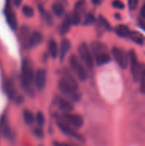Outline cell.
Listing matches in <instances>:
<instances>
[{
    "mask_svg": "<svg viewBox=\"0 0 145 146\" xmlns=\"http://www.w3.org/2000/svg\"><path fill=\"white\" fill-rule=\"evenodd\" d=\"M140 15L142 16V18L145 20V4L143 5V7L141 8V10H140Z\"/></svg>",
    "mask_w": 145,
    "mask_h": 146,
    "instance_id": "obj_33",
    "label": "cell"
},
{
    "mask_svg": "<svg viewBox=\"0 0 145 146\" xmlns=\"http://www.w3.org/2000/svg\"><path fill=\"white\" fill-rule=\"evenodd\" d=\"M95 16L92 15V14H88L86 16H85V20H84V25H85V26H88V25H91L92 23H94V21H95Z\"/></svg>",
    "mask_w": 145,
    "mask_h": 146,
    "instance_id": "obj_28",
    "label": "cell"
},
{
    "mask_svg": "<svg viewBox=\"0 0 145 146\" xmlns=\"http://www.w3.org/2000/svg\"><path fill=\"white\" fill-rule=\"evenodd\" d=\"M91 49L95 56L102 52H106V46L100 42H93L91 45Z\"/></svg>",
    "mask_w": 145,
    "mask_h": 146,
    "instance_id": "obj_15",
    "label": "cell"
},
{
    "mask_svg": "<svg viewBox=\"0 0 145 146\" xmlns=\"http://www.w3.org/2000/svg\"><path fill=\"white\" fill-rule=\"evenodd\" d=\"M52 11L53 13L58 16V17H61L64 14V11H65V9H64V6L60 3H56L52 5Z\"/></svg>",
    "mask_w": 145,
    "mask_h": 146,
    "instance_id": "obj_23",
    "label": "cell"
},
{
    "mask_svg": "<svg viewBox=\"0 0 145 146\" xmlns=\"http://www.w3.org/2000/svg\"><path fill=\"white\" fill-rule=\"evenodd\" d=\"M35 121L38 125V127H43L44 126L45 123V118H44V115L43 114V112L39 111L36 114L35 116Z\"/></svg>",
    "mask_w": 145,
    "mask_h": 146,
    "instance_id": "obj_24",
    "label": "cell"
},
{
    "mask_svg": "<svg viewBox=\"0 0 145 146\" xmlns=\"http://www.w3.org/2000/svg\"><path fill=\"white\" fill-rule=\"evenodd\" d=\"M70 16V21H71V24L72 25H79V22L81 21V18L80 15L76 12V13H73Z\"/></svg>",
    "mask_w": 145,
    "mask_h": 146,
    "instance_id": "obj_25",
    "label": "cell"
},
{
    "mask_svg": "<svg viewBox=\"0 0 145 146\" xmlns=\"http://www.w3.org/2000/svg\"><path fill=\"white\" fill-rule=\"evenodd\" d=\"M46 77H47V73L44 69H38L36 74H34V83L36 87L41 91L44 88L45 84H46Z\"/></svg>",
    "mask_w": 145,
    "mask_h": 146,
    "instance_id": "obj_10",
    "label": "cell"
},
{
    "mask_svg": "<svg viewBox=\"0 0 145 146\" xmlns=\"http://www.w3.org/2000/svg\"><path fill=\"white\" fill-rule=\"evenodd\" d=\"M48 46H49V51H50V56L53 58H56L58 56V53H59V48L57 46L56 42L54 39H51L49 42V45Z\"/></svg>",
    "mask_w": 145,
    "mask_h": 146,
    "instance_id": "obj_19",
    "label": "cell"
},
{
    "mask_svg": "<svg viewBox=\"0 0 145 146\" xmlns=\"http://www.w3.org/2000/svg\"><path fill=\"white\" fill-rule=\"evenodd\" d=\"M129 37L131 38V39L138 44H144L145 41V38L143 34H141L139 32H137V31H134V32H131L130 33V35Z\"/></svg>",
    "mask_w": 145,
    "mask_h": 146,
    "instance_id": "obj_16",
    "label": "cell"
},
{
    "mask_svg": "<svg viewBox=\"0 0 145 146\" xmlns=\"http://www.w3.org/2000/svg\"><path fill=\"white\" fill-rule=\"evenodd\" d=\"M78 50H79V55L80 60L85 63V65L88 68L91 69L93 68L94 62H93L92 54H91V51L89 46L85 43H81L79 45Z\"/></svg>",
    "mask_w": 145,
    "mask_h": 146,
    "instance_id": "obj_4",
    "label": "cell"
},
{
    "mask_svg": "<svg viewBox=\"0 0 145 146\" xmlns=\"http://www.w3.org/2000/svg\"><path fill=\"white\" fill-rule=\"evenodd\" d=\"M96 56V62L98 66H102V65H104V64H107L110 62L111 60V57L107 53V52H102Z\"/></svg>",
    "mask_w": 145,
    "mask_h": 146,
    "instance_id": "obj_14",
    "label": "cell"
},
{
    "mask_svg": "<svg viewBox=\"0 0 145 146\" xmlns=\"http://www.w3.org/2000/svg\"><path fill=\"white\" fill-rule=\"evenodd\" d=\"M140 82V92L145 94V64H141V70H140V76H139V81Z\"/></svg>",
    "mask_w": 145,
    "mask_h": 146,
    "instance_id": "obj_22",
    "label": "cell"
},
{
    "mask_svg": "<svg viewBox=\"0 0 145 146\" xmlns=\"http://www.w3.org/2000/svg\"><path fill=\"white\" fill-rule=\"evenodd\" d=\"M43 40V36L39 32H33L27 39V44L29 47H34L38 45Z\"/></svg>",
    "mask_w": 145,
    "mask_h": 146,
    "instance_id": "obj_12",
    "label": "cell"
},
{
    "mask_svg": "<svg viewBox=\"0 0 145 146\" xmlns=\"http://www.w3.org/2000/svg\"><path fill=\"white\" fill-rule=\"evenodd\" d=\"M138 23H139V25H140L144 29H145V23L144 22L143 20H139V21H138Z\"/></svg>",
    "mask_w": 145,
    "mask_h": 146,
    "instance_id": "obj_36",
    "label": "cell"
},
{
    "mask_svg": "<svg viewBox=\"0 0 145 146\" xmlns=\"http://www.w3.org/2000/svg\"><path fill=\"white\" fill-rule=\"evenodd\" d=\"M115 32L117 33L118 36L121 37V38H126L130 35V29L126 25H119L116 29H115Z\"/></svg>",
    "mask_w": 145,
    "mask_h": 146,
    "instance_id": "obj_17",
    "label": "cell"
},
{
    "mask_svg": "<svg viewBox=\"0 0 145 146\" xmlns=\"http://www.w3.org/2000/svg\"><path fill=\"white\" fill-rule=\"evenodd\" d=\"M33 133H34V135H35L36 137L39 138V139H41V138L44 137V132H43V130H42V127H36V128L33 130Z\"/></svg>",
    "mask_w": 145,
    "mask_h": 146,
    "instance_id": "obj_31",
    "label": "cell"
},
{
    "mask_svg": "<svg viewBox=\"0 0 145 146\" xmlns=\"http://www.w3.org/2000/svg\"><path fill=\"white\" fill-rule=\"evenodd\" d=\"M56 124L57 127H59V129L67 136L70 137V138H73V139H79L80 141H82L81 139H83L75 130V128H73V127H71L69 124H68L63 119H58L56 121Z\"/></svg>",
    "mask_w": 145,
    "mask_h": 146,
    "instance_id": "obj_6",
    "label": "cell"
},
{
    "mask_svg": "<svg viewBox=\"0 0 145 146\" xmlns=\"http://www.w3.org/2000/svg\"><path fill=\"white\" fill-rule=\"evenodd\" d=\"M39 10L41 12V15L44 16V18L45 19V21H47L48 24H51L52 23V17L50 15V13H48L47 11H45L43 8H41V6L39 7Z\"/></svg>",
    "mask_w": 145,
    "mask_h": 146,
    "instance_id": "obj_27",
    "label": "cell"
},
{
    "mask_svg": "<svg viewBox=\"0 0 145 146\" xmlns=\"http://www.w3.org/2000/svg\"><path fill=\"white\" fill-rule=\"evenodd\" d=\"M34 82V73L28 63L23 62L21 68V83L27 93H32V86Z\"/></svg>",
    "mask_w": 145,
    "mask_h": 146,
    "instance_id": "obj_2",
    "label": "cell"
},
{
    "mask_svg": "<svg viewBox=\"0 0 145 146\" xmlns=\"http://www.w3.org/2000/svg\"><path fill=\"white\" fill-rule=\"evenodd\" d=\"M71 21H70V16L69 15H67L62 22V24L61 25V27H60V33L62 35L63 34H66L69 30H70V27H71Z\"/></svg>",
    "mask_w": 145,
    "mask_h": 146,
    "instance_id": "obj_18",
    "label": "cell"
},
{
    "mask_svg": "<svg viewBox=\"0 0 145 146\" xmlns=\"http://www.w3.org/2000/svg\"><path fill=\"white\" fill-rule=\"evenodd\" d=\"M22 12L27 17H32L33 15V14H34L33 9L31 6H28V5H24L22 7Z\"/></svg>",
    "mask_w": 145,
    "mask_h": 146,
    "instance_id": "obj_26",
    "label": "cell"
},
{
    "mask_svg": "<svg viewBox=\"0 0 145 146\" xmlns=\"http://www.w3.org/2000/svg\"><path fill=\"white\" fill-rule=\"evenodd\" d=\"M112 54H113L115 61L119 64V66L121 68L126 69L129 63V55L127 53H126L123 50L117 48V47L113 48Z\"/></svg>",
    "mask_w": 145,
    "mask_h": 146,
    "instance_id": "obj_8",
    "label": "cell"
},
{
    "mask_svg": "<svg viewBox=\"0 0 145 146\" xmlns=\"http://www.w3.org/2000/svg\"><path fill=\"white\" fill-rule=\"evenodd\" d=\"M99 19H100V21H101L102 24L103 25V27H104L107 30L110 31V30H111V25L109 23V21H108L105 18H103V16H100V17H99Z\"/></svg>",
    "mask_w": 145,
    "mask_h": 146,
    "instance_id": "obj_32",
    "label": "cell"
},
{
    "mask_svg": "<svg viewBox=\"0 0 145 146\" xmlns=\"http://www.w3.org/2000/svg\"><path fill=\"white\" fill-rule=\"evenodd\" d=\"M139 0H128V6L130 8V9L134 10L137 9L138 4Z\"/></svg>",
    "mask_w": 145,
    "mask_h": 146,
    "instance_id": "obj_30",
    "label": "cell"
},
{
    "mask_svg": "<svg viewBox=\"0 0 145 146\" xmlns=\"http://www.w3.org/2000/svg\"><path fill=\"white\" fill-rule=\"evenodd\" d=\"M62 119L75 129H79L84 125V119L80 115L69 113H63Z\"/></svg>",
    "mask_w": 145,
    "mask_h": 146,
    "instance_id": "obj_7",
    "label": "cell"
},
{
    "mask_svg": "<svg viewBox=\"0 0 145 146\" xmlns=\"http://www.w3.org/2000/svg\"><path fill=\"white\" fill-rule=\"evenodd\" d=\"M92 1V3H94V4H96V5H98V4H100L101 3H102V0H91Z\"/></svg>",
    "mask_w": 145,
    "mask_h": 146,
    "instance_id": "obj_37",
    "label": "cell"
},
{
    "mask_svg": "<svg viewBox=\"0 0 145 146\" xmlns=\"http://www.w3.org/2000/svg\"><path fill=\"white\" fill-rule=\"evenodd\" d=\"M59 90L68 98L78 102L80 99V94L78 92V82L76 79L68 71L64 73L63 77L58 84Z\"/></svg>",
    "mask_w": 145,
    "mask_h": 146,
    "instance_id": "obj_1",
    "label": "cell"
},
{
    "mask_svg": "<svg viewBox=\"0 0 145 146\" xmlns=\"http://www.w3.org/2000/svg\"><path fill=\"white\" fill-rule=\"evenodd\" d=\"M23 119H24L25 123L29 126L32 125L35 121V117H34L33 114L28 110H23Z\"/></svg>",
    "mask_w": 145,
    "mask_h": 146,
    "instance_id": "obj_20",
    "label": "cell"
},
{
    "mask_svg": "<svg viewBox=\"0 0 145 146\" xmlns=\"http://www.w3.org/2000/svg\"><path fill=\"white\" fill-rule=\"evenodd\" d=\"M56 104L58 107V109L62 111L63 113H69L73 110V104L71 103L70 100H68L62 97H56L55 99Z\"/></svg>",
    "mask_w": 145,
    "mask_h": 146,
    "instance_id": "obj_9",
    "label": "cell"
},
{
    "mask_svg": "<svg viewBox=\"0 0 145 146\" xmlns=\"http://www.w3.org/2000/svg\"><path fill=\"white\" fill-rule=\"evenodd\" d=\"M112 5L114 8L118 9H123L125 8V4L121 0H114L112 2Z\"/></svg>",
    "mask_w": 145,
    "mask_h": 146,
    "instance_id": "obj_29",
    "label": "cell"
},
{
    "mask_svg": "<svg viewBox=\"0 0 145 146\" xmlns=\"http://www.w3.org/2000/svg\"><path fill=\"white\" fill-rule=\"evenodd\" d=\"M70 46H71V43L68 38H64V39L62 40L61 47H60V50H59V52H60L59 55H60L61 61H62L65 58V56H67L68 52L70 50Z\"/></svg>",
    "mask_w": 145,
    "mask_h": 146,
    "instance_id": "obj_13",
    "label": "cell"
},
{
    "mask_svg": "<svg viewBox=\"0 0 145 146\" xmlns=\"http://www.w3.org/2000/svg\"><path fill=\"white\" fill-rule=\"evenodd\" d=\"M4 14H5V17H6V20H7V22L9 25V27L12 29H15L17 27V20H16V16H15V12L10 8L9 2V5L8 4L6 5Z\"/></svg>",
    "mask_w": 145,
    "mask_h": 146,
    "instance_id": "obj_11",
    "label": "cell"
},
{
    "mask_svg": "<svg viewBox=\"0 0 145 146\" xmlns=\"http://www.w3.org/2000/svg\"><path fill=\"white\" fill-rule=\"evenodd\" d=\"M69 63L73 73L80 81H85L88 79V74L77 56H72L69 59Z\"/></svg>",
    "mask_w": 145,
    "mask_h": 146,
    "instance_id": "obj_3",
    "label": "cell"
},
{
    "mask_svg": "<svg viewBox=\"0 0 145 146\" xmlns=\"http://www.w3.org/2000/svg\"><path fill=\"white\" fill-rule=\"evenodd\" d=\"M54 146H73L69 144H66V143H59V142H54L53 143Z\"/></svg>",
    "mask_w": 145,
    "mask_h": 146,
    "instance_id": "obj_34",
    "label": "cell"
},
{
    "mask_svg": "<svg viewBox=\"0 0 145 146\" xmlns=\"http://www.w3.org/2000/svg\"><path fill=\"white\" fill-rule=\"evenodd\" d=\"M13 2H14L15 5L16 7H19V6L21 4V3H22V0H13Z\"/></svg>",
    "mask_w": 145,
    "mask_h": 146,
    "instance_id": "obj_35",
    "label": "cell"
},
{
    "mask_svg": "<svg viewBox=\"0 0 145 146\" xmlns=\"http://www.w3.org/2000/svg\"><path fill=\"white\" fill-rule=\"evenodd\" d=\"M129 62L131 63V71L132 74V79L134 82L139 81V76H140V70H141V64L139 63L137 55L135 51L131 50L129 52Z\"/></svg>",
    "mask_w": 145,
    "mask_h": 146,
    "instance_id": "obj_5",
    "label": "cell"
},
{
    "mask_svg": "<svg viewBox=\"0 0 145 146\" xmlns=\"http://www.w3.org/2000/svg\"><path fill=\"white\" fill-rule=\"evenodd\" d=\"M4 89L5 92L7 93V95L9 96V98H14L15 95V87L13 86V83L10 80H7L4 84Z\"/></svg>",
    "mask_w": 145,
    "mask_h": 146,
    "instance_id": "obj_21",
    "label": "cell"
}]
</instances>
